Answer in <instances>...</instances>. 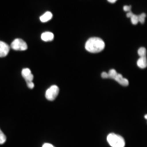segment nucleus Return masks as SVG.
<instances>
[{"label": "nucleus", "mask_w": 147, "mask_h": 147, "mask_svg": "<svg viewBox=\"0 0 147 147\" xmlns=\"http://www.w3.org/2000/svg\"><path fill=\"white\" fill-rule=\"evenodd\" d=\"M137 66L141 69H145L147 67V58L146 57H140L137 62Z\"/></svg>", "instance_id": "nucleus-7"}, {"label": "nucleus", "mask_w": 147, "mask_h": 147, "mask_svg": "<svg viewBox=\"0 0 147 147\" xmlns=\"http://www.w3.org/2000/svg\"><path fill=\"white\" fill-rule=\"evenodd\" d=\"M59 91L60 89L57 85H53L46 91L45 96L48 100H54L58 96Z\"/></svg>", "instance_id": "nucleus-4"}, {"label": "nucleus", "mask_w": 147, "mask_h": 147, "mask_svg": "<svg viewBox=\"0 0 147 147\" xmlns=\"http://www.w3.org/2000/svg\"><path fill=\"white\" fill-rule=\"evenodd\" d=\"M11 47L16 51H26L28 48L27 43L21 38H16L11 44Z\"/></svg>", "instance_id": "nucleus-3"}, {"label": "nucleus", "mask_w": 147, "mask_h": 147, "mask_svg": "<svg viewBox=\"0 0 147 147\" xmlns=\"http://www.w3.org/2000/svg\"><path fill=\"white\" fill-rule=\"evenodd\" d=\"M131 6H124V7H123V10L125 11H128V12L131 11Z\"/></svg>", "instance_id": "nucleus-18"}, {"label": "nucleus", "mask_w": 147, "mask_h": 147, "mask_svg": "<svg viewBox=\"0 0 147 147\" xmlns=\"http://www.w3.org/2000/svg\"><path fill=\"white\" fill-rule=\"evenodd\" d=\"M27 85H28V87L30 88V89H33L34 88V84L33 82H30V83H27Z\"/></svg>", "instance_id": "nucleus-19"}, {"label": "nucleus", "mask_w": 147, "mask_h": 147, "mask_svg": "<svg viewBox=\"0 0 147 147\" xmlns=\"http://www.w3.org/2000/svg\"><path fill=\"white\" fill-rule=\"evenodd\" d=\"M116 1H117V0H108V2L110 3H115Z\"/></svg>", "instance_id": "nucleus-22"}, {"label": "nucleus", "mask_w": 147, "mask_h": 147, "mask_svg": "<svg viewBox=\"0 0 147 147\" xmlns=\"http://www.w3.org/2000/svg\"><path fill=\"white\" fill-rule=\"evenodd\" d=\"M42 147H55V146H53L52 144H49V143H45V144H43V145H42Z\"/></svg>", "instance_id": "nucleus-20"}, {"label": "nucleus", "mask_w": 147, "mask_h": 147, "mask_svg": "<svg viewBox=\"0 0 147 147\" xmlns=\"http://www.w3.org/2000/svg\"><path fill=\"white\" fill-rule=\"evenodd\" d=\"M107 142L111 147H124L125 141L123 137L115 133H110L107 137Z\"/></svg>", "instance_id": "nucleus-2"}, {"label": "nucleus", "mask_w": 147, "mask_h": 147, "mask_svg": "<svg viewBox=\"0 0 147 147\" xmlns=\"http://www.w3.org/2000/svg\"><path fill=\"white\" fill-rule=\"evenodd\" d=\"M6 140H7V137H6L5 135L1 131V132H0V145L5 143Z\"/></svg>", "instance_id": "nucleus-14"}, {"label": "nucleus", "mask_w": 147, "mask_h": 147, "mask_svg": "<svg viewBox=\"0 0 147 147\" xmlns=\"http://www.w3.org/2000/svg\"><path fill=\"white\" fill-rule=\"evenodd\" d=\"M123 78V75H122V74H117V76L115 77V80L116 82H118V83H119V82Z\"/></svg>", "instance_id": "nucleus-16"}, {"label": "nucleus", "mask_w": 147, "mask_h": 147, "mask_svg": "<svg viewBox=\"0 0 147 147\" xmlns=\"http://www.w3.org/2000/svg\"><path fill=\"white\" fill-rule=\"evenodd\" d=\"M108 74H109V78L112 79H115V77L117 76V74H118V73H117V71H116L115 69H110V71L108 72Z\"/></svg>", "instance_id": "nucleus-11"}, {"label": "nucleus", "mask_w": 147, "mask_h": 147, "mask_svg": "<svg viewBox=\"0 0 147 147\" xmlns=\"http://www.w3.org/2000/svg\"><path fill=\"white\" fill-rule=\"evenodd\" d=\"M10 47L6 42L0 41V57H4L9 53Z\"/></svg>", "instance_id": "nucleus-5"}, {"label": "nucleus", "mask_w": 147, "mask_h": 147, "mask_svg": "<svg viewBox=\"0 0 147 147\" xmlns=\"http://www.w3.org/2000/svg\"><path fill=\"white\" fill-rule=\"evenodd\" d=\"M146 17V13H142L141 15L138 16V18H139V22H141L142 24H144L145 23V19Z\"/></svg>", "instance_id": "nucleus-13"}, {"label": "nucleus", "mask_w": 147, "mask_h": 147, "mask_svg": "<svg viewBox=\"0 0 147 147\" xmlns=\"http://www.w3.org/2000/svg\"><path fill=\"white\" fill-rule=\"evenodd\" d=\"M119 84H121L122 86H124V87H126L128 85V80L125 78H123V79H121L120 81L119 82Z\"/></svg>", "instance_id": "nucleus-15"}, {"label": "nucleus", "mask_w": 147, "mask_h": 147, "mask_svg": "<svg viewBox=\"0 0 147 147\" xmlns=\"http://www.w3.org/2000/svg\"><path fill=\"white\" fill-rule=\"evenodd\" d=\"M41 38H42V41H44V42H49V41L53 40L54 34L52 32H44V33H42V35H41Z\"/></svg>", "instance_id": "nucleus-6"}, {"label": "nucleus", "mask_w": 147, "mask_h": 147, "mask_svg": "<svg viewBox=\"0 0 147 147\" xmlns=\"http://www.w3.org/2000/svg\"><path fill=\"white\" fill-rule=\"evenodd\" d=\"M132 15H133V13H132V12H131V11H129V12H127V17H130V18H131Z\"/></svg>", "instance_id": "nucleus-21"}, {"label": "nucleus", "mask_w": 147, "mask_h": 147, "mask_svg": "<svg viewBox=\"0 0 147 147\" xmlns=\"http://www.w3.org/2000/svg\"><path fill=\"white\" fill-rule=\"evenodd\" d=\"M131 21L133 25H137V23L139 22V18H138V16L135 15V14H133L131 17Z\"/></svg>", "instance_id": "nucleus-12"}, {"label": "nucleus", "mask_w": 147, "mask_h": 147, "mask_svg": "<svg viewBox=\"0 0 147 147\" xmlns=\"http://www.w3.org/2000/svg\"><path fill=\"white\" fill-rule=\"evenodd\" d=\"M31 71H30V69L28 68H25L22 69V71H21V74H22V76H23V78L24 79H26L27 78L28 76H30V74H31Z\"/></svg>", "instance_id": "nucleus-9"}, {"label": "nucleus", "mask_w": 147, "mask_h": 147, "mask_svg": "<svg viewBox=\"0 0 147 147\" xmlns=\"http://www.w3.org/2000/svg\"><path fill=\"white\" fill-rule=\"evenodd\" d=\"M138 55L140 56V57H146V49L145 47H140L137 51Z\"/></svg>", "instance_id": "nucleus-10"}, {"label": "nucleus", "mask_w": 147, "mask_h": 147, "mask_svg": "<svg viewBox=\"0 0 147 147\" xmlns=\"http://www.w3.org/2000/svg\"><path fill=\"white\" fill-rule=\"evenodd\" d=\"M53 18V14L51 11H46L43 15L40 16V21L42 22H47V21H50Z\"/></svg>", "instance_id": "nucleus-8"}, {"label": "nucleus", "mask_w": 147, "mask_h": 147, "mask_svg": "<svg viewBox=\"0 0 147 147\" xmlns=\"http://www.w3.org/2000/svg\"><path fill=\"white\" fill-rule=\"evenodd\" d=\"M85 48L91 53H98L105 48V42L100 38H90L85 43Z\"/></svg>", "instance_id": "nucleus-1"}, {"label": "nucleus", "mask_w": 147, "mask_h": 147, "mask_svg": "<svg viewBox=\"0 0 147 147\" xmlns=\"http://www.w3.org/2000/svg\"><path fill=\"white\" fill-rule=\"evenodd\" d=\"M145 119H147V115H145Z\"/></svg>", "instance_id": "nucleus-23"}, {"label": "nucleus", "mask_w": 147, "mask_h": 147, "mask_svg": "<svg viewBox=\"0 0 147 147\" xmlns=\"http://www.w3.org/2000/svg\"><path fill=\"white\" fill-rule=\"evenodd\" d=\"M101 78L102 79H107V78H109V74L106 73V72H102L101 73Z\"/></svg>", "instance_id": "nucleus-17"}, {"label": "nucleus", "mask_w": 147, "mask_h": 147, "mask_svg": "<svg viewBox=\"0 0 147 147\" xmlns=\"http://www.w3.org/2000/svg\"><path fill=\"white\" fill-rule=\"evenodd\" d=\"M1 131H1V130H0V132H1Z\"/></svg>", "instance_id": "nucleus-24"}]
</instances>
